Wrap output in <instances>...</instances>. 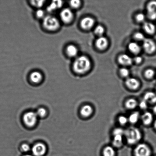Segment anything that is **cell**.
I'll return each instance as SVG.
<instances>
[{
	"label": "cell",
	"mask_w": 156,
	"mask_h": 156,
	"mask_svg": "<svg viewBox=\"0 0 156 156\" xmlns=\"http://www.w3.org/2000/svg\"><path fill=\"white\" fill-rule=\"evenodd\" d=\"M89 59L85 56L78 57L74 61L73 65L74 71L78 74H83L89 70L91 67Z\"/></svg>",
	"instance_id": "cell-1"
},
{
	"label": "cell",
	"mask_w": 156,
	"mask_h": 156,
	"mask_svg": "<svg viewBox=\"0 0 156 156\" xmlns=\"http://www.w3.org/2000/svg\"><path fill=\"white\" fill-rule=\"evenodd\" d=\"M127 142L130 144H134L140 141L141 133L138 128L131 127L125 131L124 134Z\"/></svg>",
	"instance_id": "cell-2"
},
{
	"label": "cell",
	"mask_w": 156,
	"mask_h": 156,
	"mask_svg": "<svg viewBox=\"0 0 156 156\" xmlns=\"http://www.w3.org/2000/svg\"><path fill=\"white\" fill-rule=\"evenodd\" d=\"M43 25L47 30L55 31L59 28L60 23L55 17L52 15H47L44 18Z\"/></svg>",
	"instance_id": "cell-3"
},
{
	"label": "cell",
	"mask_w": 156,
	"mask_h": 156,
	"mask_svg": "<svg viewBox=\"0 0 156 156\" xmlns=\"http://www.w3.org/2000/svg\"><path fill=\"white\" fill-rule=\"evenodd\" d=\"M38 116L36 113L33 112H29L25 113L23 117L24 124L29 127H33L37 122Z\"/></svg>",
	"instance_id": "cell-4"
},
{
	"label": "cell",
	"mask_w": 156,
	"mask_h": 156,
	"mask_svg": "<svg viewBox=\"0 0 156 156\" xmlns=\"http://www.w3.org/2000/svg\"><path fill=\"white\" fill-rule=\"evenodd\" d=\"M135 156H150L151 151L147 145L144 144H140L134 149Z\"/></svg>",
	"instance_id": "cell-5"
},
{
	"label": "cell",
	"mask_w": 156,
	"mask_h": 156,
	"mask_svg": "<svg viewBox=\"0 0 156 156\" xmlns=\"http://www.w3.org/2000/svg\"><path fill=\"white\" fill-rule=\"evenodd\" d=\"M32 151L34 156H43L46 153V146L43 143H38L33 146Z\"/></svg>",
	"instance_id": "cell-6"
},
{
	"label": "cell",
	"mask_w": 156,
	"mask_h": 156,
	"mask_svg": "<svg viewBox=\"0 0 156 156\" xmlns=\"http://www.w3.org/2000/svg\"><path fill=\"white\" fill-rule=\"evenodd\" d=\"M60 16L61 20L65 23H69L73 20L74 14L71 9L66 8L63 9L61 12Z\"/></svg>",
	"instance_id": "cell-7"
},
{
	"label": "cell",
	"mask_w": 156,
	"mask_h": 156,
	"mask_svg": "<svg viewBox=\"0 0 156 156\" xmlns=\"http://www.w3.org/2000/svg\"><path fill=\"white\" fill-rule=\"evenodd\" d=\"M143 47L145 51L149 53L154 52L156 49V45L155 42L152 40L145 39L144 40Z\"/></svg>",
	"instance_id": "cell-8"
},
{
	"label": "cell",
	"mask_w": 156,
	"mask_h": 156,
	"mask_svg": "<svg viewBox=\"0 0 156 156\" xmlns=\"http://www.w3.org/2000/svg\"><path fill=\"white\" fill-rule=\"evenodd\" d=\"M147 12L149 19L152 20L156 19V1H151L148 4Z\"/></svg>",
	"instance_id": "cell-9"
},
{
	"label": "cell",
	"mask_w": 156,
	"mask_h": 156,
	"mask_svg": "<svg viewBox=\"0 0 156 156\" xmlns=\"http://www.w3.org/2000/svg\"><path fill=\"white\" fill-rule=\"evenodd\" d=\"M94 22V20L93 18L87 17L84 18L81 21L80 26L84 30H88L93 27Z\"/></svg>",
	"instance_id": "cell-10"
},
{
	"label": "cell",
	"mask_w": 156,
	"mask_h": 156,
	"mask_svg": "<svg viewBox=\"0 0 156 156\" xmlns=\"http://www.w3.org/2000/svg\"><path fill=\"white\" fill-rule=\"evenodd\" d=\"M125 83L128 88L132 90L136 89L140 85L139 81L134 78H128Z\"/></svg>",
	"instance_id": "cell-11"
},
{
	"label": "cell",
	"mask_w": 156,
	"mask_h": 156,
	"mask_svg": "<svg viewBox=\"0 0 156 156\" xmlns=\"http://www.w3.org/2000/svg\"><path fill=\"white\" fill-rule=\"evenodd\" d=\"M96 45L99 49H105L108 45V40L105 37L100 36L96 40Z\"/></svg>",
	"instance_id": "cell-12"
},
{
	"label": "cell",
	"mask_w": 156,
	"mask_h": 156,
	"mask_svg": "<svg viewBox=\"0 0 156 156\" xmlns=\"http://www.w3.org/2000/svg\"><path fill=\"white\" fill-rule=\"evenodd\" d=\"M118 60L119 62L123 65H131L133 62V59L130 56L126 54L121 55L119 58Z\"/></svg>",
	"instance_id": "cell-13"
},
{
	"label": "cell",
	"mask_w": 156,
	"mask_h": 156,
	"mask_svg": "<svg viewBox=\"0 0 156 156\" xmlns=\"http://www.w3.org/2000/svg\"><path fill=\"white\" fill-rule=\"evenodd\" d=\"M63 5V2L61 1H55L52 2L48 6L47 10L48 12H52L56 9L60 8Z\"/></svg>",
	"instance_id": "cell-14"
},
{
	"label": "cell",
	"mask_w": 156,
	"mask_h": 156,
	"mask_svg": "<svg viewBox=\"0 0 156 156\" xmlns=\"http://www.w3.org/2000/svg\"><path fill=\"white\" fill-rule=\"evenodd\" d=\"M148 103L151 104L156 102V94L153 92H148L145 94L144 99Z\"/></svg>",
	"instance_id": "cell-15"
},
{
	"label": "cell",
	"mask_w": 156,
	"mask_h": 156,
	"mask_svg": "<svg viewBox=\"0 0 156 156\" xmlns=\"http://www.w3.org/2000/svg\"><path fill=\"white\" fill-rule=\"evenodd\" d=\"M30 77L32 82L37 83L42 80L43 76L42 74L39 72L34 71L30 74Z\"/></svg>",
	"instance_id": "cell-16"
},
{
	"label": "cell",
	"mask_w": 156,
	"mask_h": 156,
	"mask_svg": "<svg viewBox=\"0 0 156 156\" xmlns=\"http://www.w3.org/2000/svg\"><path fill=\"white\" fill-rule=\"evenodd\" d=\"M141 119L144 125H149L152 123L153 120V117L151 112H147L142 115Z\"/></svg>",
	"instance_id": "cell-17"
},
{
	"label": "cell",
	"mask_w": 156,
	"mask_h": 156,
	"mask_svg": "<svg viewBox=\"0 0 156 156\" xmlns=\"http://www.w3.org/2000/svg\"><path fill=\"white\" fill-rule=\"evenodd\" d=\"M66 52L68 56L74 57L78 54V50L77 47L73 45H70L66 47Z\"/></svg>",
	"instance_id": "cell-18"
},
{
	"label": "cell",
	"mask_w": 156,
	"mask_h": 156,
	"mask_svg": "<svg viewBox=\"0 0 156 156\" xmlns=\"http://www.w3.org/2000/svg\"><path fill=\"white\" fill-rule=\"evenodd\" d=\"M92 108L89 105H84L80 110V114L84 117H88L92 114Z\"/></svg>",
	"instance_id": "cell-19"
},
{
	"label": "cell",
	"mask_w": 156,
	"mask_h": 156,
	"mask_svg": "<svg viewBox=\"0 0 156 156\" xmlns=\"http://www.w3.org/2000/svg\"><path fill=\"white\" fill-rule=\"evenodd\" d=\"M143 28L147 33L150 34H153L156 30L155 25L150 22H145L144 24Z\"/></svg>",
	"instance_id": "cell-20"
},
{
	"label": "cell",
	"mask_w": 156,
	"mask_h": 156,
	"mask_svg": "<svg viewBox=\"0 0 156 156\" xmlns=\"http://www.w3.org/2000/svg\"><path fill=\"white\" fill-rule=\"evenodd\" d=\"M128 48L130 51L134 54H137L140 50V46L134 42H131L128 45Z\"/></svg>",
	"instance_id": "cell-21"
},
{
	"label": "cell",
	"mask_w": 156,
	"mask_h": 156,
	"mask_svg": "<svg viewBox=\"0 0 156 156\" xmlns=\"http://www.w3.org/2000/svg\"><path fill=\"white\" fill-rule=\"evenodd\" d=\"M122 142H123V136H114L112 143L114 146L117 147H120L122 144Z\"/></svg>",
	"instance_id": "cell-22"
},
{
	"label": "cell",
	"mask_w": 156,
	"mask_h": 156,
	"mask_svg": "<svg viewBox=\"0 0 156 156\" xmlns=\"http://www.w3.org/2000/svg\"><path fill=\"white\" fill-rule=\"evenodd\" d=\"M140 118V114L139 112H135L131 114L128 118V121L132 124L136 123Z\"/></svg>",
	"instance_id": "cell-23"
},
{
	"label": "cell",
	"mask_w": 156,
	"mask_h": 156,
	"mask_svg": "<svg viewBox=\"0 0 156 156\" xmlns=\"http://www.w3.org/2000/svg\"><path fill=\"white\" fill-rule=\"evenodd\" d=\"M137 102L135 99L131 98L126 101L125 105L126 108L129 109H133L137 106Z\"/></svg>",
	"instance_id": "cell-24"
},
{
	"label": "cell",
	"mask_w": 156,
	"mask_h": 156,
	"mask_svg": "<svg viewBox=\"0 0 156 156\" xmlns=\"http://www.w3.org/2000/svg\"><path fill=\"white\" fill-rule=\"evenodd\" d=\"M103 154L104 156H115V151L112 147L108 146L104 149Z\"/></svg>",
	"instance_id": "cell-25"
},
{
	"label": "cell",
	"mask_w": 156,
	"mask_h": 156,
	"mask_svg": "<svg viewBox=\"0 0 156 156\" xmlns=\"http://www.w3.org/2000/svg\"><path fill=\"white\" fill-rule=\"evenodd\" d=\"M38 117L43 118L47 115V110L44 108H40L38 109L36 112Z\"/></svg>",
	"instance_id": "cell-26"
},
{
	"label": "cell",
	"mask_w": 156,
	"mask_h": 156,
	"mask_svg": "<svg viewBox=\"0 0 156 156\" xmlns=\"http://www.w3.org/2000/svg\"><path fill=\"white\" fill-rule=\"evenodd\" d=\"M32 5L35 7H37L38 8L42 7L44 5L45 1H30Z\"/></svg>",
	"instance_id": "cell-27"
},
{
	"label": "cell",
	"mask_w": 156,
	"mask_h": 156,
	"mask_svg": "<svg viewBox=\"0 0 156 156\" xmlns=\"http://www.w3.org/2000/svg\"><path fill=\"white\" fill-rule=\"evenodd\" d=\"M95 33L96 34L98 35V36H101L105 32V29H104L103 27L101 25H98L97 26L95 29Z\"/></svg>",
	"instance_id": "cell-28"
},
{
	"label": "cell",
	"mask_w": 156,
	"mask_h": 156,
	"mask_svg": "<svg viewBox=\"0 0 156 156\" xmlns=\"http://www.w3.org/2000/svg\"><path fill=\"white\" fill-rule=\"evenodd\" d=\"M125 130L121 128H116L113 131V134L115 135H122L123 136L124 134Z\"/></svg>",
	"instance_id": "cell-29"
},
{
	"label": "cell",
	"mask_w": 156,
	"mask_h": 156,
	"mask_svg": "<svg viewBox=\"0 0 156 156\" xmlns=\"http://www.w3.org/2000/svg\"><path fill=\"white\" fill-rule=\"evenodd\" d=\"M70 5L73 8L77 9L80 5V1L79 0H73L70 2Z\"/></svg>",
	"instance_id": "cell-30"
},
{
	"label": "cell",
	"mask_w": 156,
	"mask_h": 156,
	"mask_svg": "<svg viewBox=\"0 0 156 156\" xmlns=\"http://www.w3.org/2000/svg\"><path fill=\"white\" fill-rule=\"evenodd\" d=\"M155 72L153 70L149 69L147 70L145 73V75L147 79H151L154 77Z\"/></svg>",
	"instance_id": "cell-31"
},
{
	"label": "cell",
	"mask_w": 156,
	"mask_h": 156,
	"mask_svg": "<svg viewBox=\"0 0 156 156\" xmlns=\"http://www.w3.org/2000/svg\"><path fill=\"white\" fill-rule=\"evenodd\" d=\"M119 121L121 124L125 125L128 123V119L124 115L120 116L119 118Z\"/></svg>",
	"instance_id": "cell-32"
},
{
	"label": "cell",
	"mask_w": 156,
	"mask_h": 156,
	"mask_svg": "<svg viewBox=\"0 0 156 156\" xmlns=\"http://www.w3.org/2000/svg\"><path fill=\"white\" fill-rule=\"evenodd\" d=\"M134 38L138 41L144 40L145 39L144 35L143 33H140V32H138V33L135 34L134 35Z\"/></svg>",
	"instance_id": "cell-33"
},
{
	"label": "cell",
	"mask_w": 156,
	"mask_h": 156,
	"mask_svg": "<svg viewBox=\"0 0 156 156\" xmlns=\"http://www.w3.org/2000/svg\"><path fill=\"white\" fill-rule=\"evenodd\" d=\"M121 75L123 77H126L129 75V71L126 68H122L120 69Z\"/></svg>",
	"instance_id": "cell-34"
},
{
	"label": "cell",
	"mask_w": 156,
	"mask_h": 156,
	"mask_svg": "<svg viewBox=\"0 0 156 156\" xmlns=\"http://www.w3.org/2000/svg\"><path fill=\"white\" fill-rule=\"evenodd\" d=\"M21 151L24 152H29L30 150V147L27 144H23L21 146Z\"/></svg>",
	"instance_id": "cell-35"
},
{
	"label": "cell",
	"mask_w": 156,
	"mask_h": 156,
	"mask_svg": "<svg viewBox=\"0 0 156 156\" xmlns=\"http://www.w3.org/2000/svg\"><path fill=\"white\" fill-rule=\"evenodd\" d=\"M136 19L139 22L144 21L145 19V15L142 13H139L136 16Z\"/></svg>",
	"instance_id": "cell-36"
},
{
	"label": "cell",
	"mask_w": 156,
	"mask_h": 156,
	"mask_svg": "<svg viewBox=\"0 0 156 156\" xmlns=\"http://www.w3.org/2000/svg\"><path fill=\"white\" fill-rule=\"evenodd\" d=\"M139 105H140V108L142 109H146L147 108V102L143 99L140 102Z\"/></svg>",
	"instance_id": "cell-37"
},
{
	"label": "cell",
	"mask_w": 156,
	"mask_h": 156,
	"mask_svg": "<svg viewBox=\"0 0 156 156\" xmlns=\"http://www.w3.org/2000/svg\"><path fill=\"white\" fill-rule=\"evenodd\" d=\"M36 15L37 16L38 18H42L45 15V12H44L43 10L41 9H39V10H37L36 12Z\"/></svg>",
	"instance_id": "cell-38"
},
{
	"label": "cell",
	"mask_w": 156,
	"mask_h": 156,
	"mask_svg": "<svg viewBox=\"0 0 156 156\" xmlns=\"http://www.w3.org/2000/svg\"><path fill=\"white\" fill-rule=\"evenodd\" d=\"M142 61V58L140 56H136V57L134 58V61H135V62H136L137 63H140V62H141Z\"/></svg>",
	"instance_id": "cell-39"
},
{
	"label": "cell",
	"mask_w": 156,
	"mask_h": 156,
	"mask_svg": "<svg viewBox=\"0 0 156 156\" xmlns=\"http://www.w3.org/2000/svg\"><path fill=\"white\" fill-rule=\"evenodd\" d=\"M153 111H154V114H155L156 115V105H155V106H154V108Z\"/></svg>",
	"instance_id": "cell-40"
},
{
	"label": "cell",
	"mask_w": 156,
	"mask_h": 156,
	"mask_svg": "<svg viewBox=\"0 0 156 156\" xmlns=\"http://www.w3.org/2000/svg\"><path fill=\"white\" fill-rule=\"evenodd\" d=\"M154 126L155 127V128L156 129V120H155V122H154Z\"/></svg>",
	"instance_id": "cell-41"
},
{
	"label": "cell",
	"mask_w": 156,
	"mask_h": 156,
	"mask_svg": "<svg viewBox=\"0 0 156 156\" xmlns=\"http://www.w3.org/2000/svg\"><path fill=\"white\" fill-rule=\"evenodd\" d=\"M23 156H33L30 155H24Z\"/></svg>",
	"instance_id": "cell-42"
}]
</instances>
